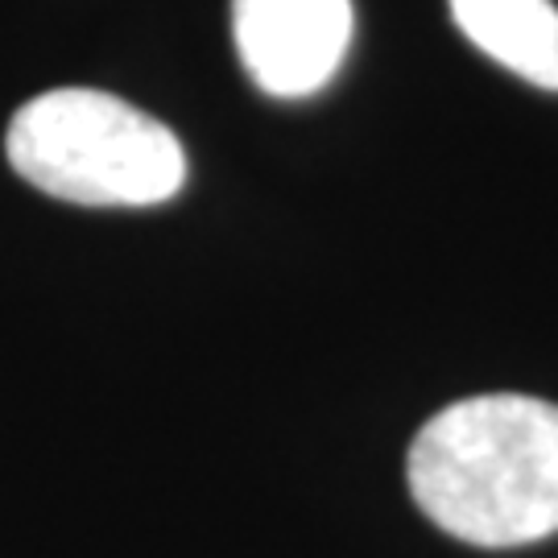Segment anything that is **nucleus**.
<instances>
[{
    "label": "nucleus",
    "mask_w": 558,
    "mask_h": 558,
    "mask_svg": "<svg viewBox=\"0 0 558 558\" xmlns=\"http://www.w3.org/2000/svg\"><path fill=\"white\" fill-rule=\"evenodd\" d=\"M410 497L442 534L505 550L558 534V405L484 393L439 410L410 442Z\"/></svg>",
    "instance_id": "nucleus-1"
},
{
    "label": "nucleus",
    "mask_w": 558,
    "mask_h": 558,
    "mask_svg": "<svg viewBox=\"0 0 558 558\" xmlns=\"http://www.w3.org/2000/svg\"><path fill=\"white\" fill-rule=\"evenodd\" d=\"M4 154L29 186L83 207H154L186 182L182 141L92 87H54L21 104Z\"/></svg>",
    "instance_id": "nucleus-2"
},
{
    "label": "nucleus",
    "mask_w": 558,
    "mask_h": 558,
    "mask_svg": "<svg viewBox=\"0 0 558 558\" xmlns=\"http://www.w3.org/2000/svg\"><path fill=\"white\" fill-rule=\"evenodd\" d=\"M352 25V0H232L240 62L248 80L278 100H306L336 80Z\"/></svg>",
    "instance_id": "nucleus-3"
},
{
    "label": "nucleus",
    "mask_w": 558,
    "mask_h": 558,
    "mask_svg": "<svg viewBox=\"0 0 558 558\" xmlns=\"http://www.w3.org/2000/svg\"><path fill=\"white\" fill-rule=\"evenodd\" d=\"M463 38L480 54L542 92H558L555 0H447Z\"/></svg>",
    "instance_id": "nucleus-4"
}]
</instances>
